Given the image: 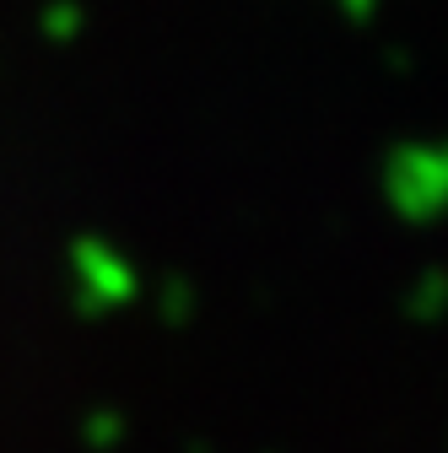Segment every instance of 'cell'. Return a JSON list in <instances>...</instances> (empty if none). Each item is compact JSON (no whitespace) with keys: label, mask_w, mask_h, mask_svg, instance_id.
<instances>
[{"label":"cell","mask_w":448,"mask_h":453,"mask_svg":"<svg viewBox=\"0 0 448 453\" xmlns=\"http://www.w3.org/2000/svg\"><path fill=\"white\" fill-rule=\"evenodd\" d=\"M66 287H71V308L81 319H108L141 297V270L120 243L81 233L66 249Z\"/></svg>","instance_id":"cell-1"},{"label":"cell","mask_w":448,"mask_h":453,"mask_svg":"<svg viewBox=\"0 0 448 453\" xmlns=\"http://www.w3.org/2000/svg\"><path fill=\"white\" fill-rule=\"evenodd\" d=\"M383 205L406 226H432L448 200V151L437 141H400L383 157Z\"/></svg>","instance_id":"cell-2"},{"label":"cell","mask_w":448,"mask_h":453,"mask_svg":"<svg viewBox=\"0 0 448 453\" xmlns=\"http://www.w3.org/2000/svg\"><path fill=\"white\" fill-rule=\"evenodd\" d=\"M443 308V270H421L411 280V292H406V319L411 324H432Z\"/></svg>","instance_id":"cell-3"},{"label":"cell","mask_w":448,"mask_h":453,"mask_svg":"<svg viewBox=\"0 0 448 453\" xmlns=\"http://www.w3.org/2000/svg\"><path fill=\"white\" fill-rule=\"evenodd\" d=\"M81 437H87V448H120L125 442V416L120 411H92L81 421Z\"/></svg>","instance_id":"cell-4"},{"label":"cell","mask_w":448,"mask_h":453,"mask_svg":"<svg viewBox=\"0 0 448 453\" xmlns=\"http://www.w3.org/2000/svg\"><path fill=\"white\" fill-rule=\"evenodd\" d=\"M189 313H195V292H189V280H179V275H174V280H162V319L179 329Z\"/></svg>","instance_id":"cell-5"},{"label":"cell","mask_w":448,"mask_h":453,"mask_svg":"<svg viewBox=\"0 0 448 453\" xmlns=\"http://www.w3.org/2000/svg\"><path fill=\"white\" fill-rule=\"evenodd\" d=\"M43 27H49V38H76V12H49Z\"/></svg>","instance_id":"cell-6"}]
</instances>
